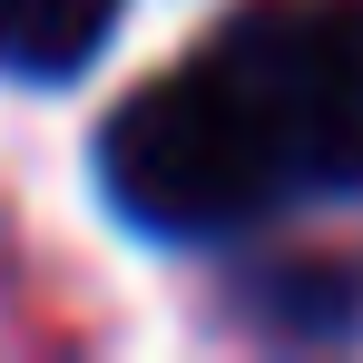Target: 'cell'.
Listing matches in <instances>:
<instances>
[{"label":"cell","mask_w":363,"mask_h":363,"mask_svg":"<svg viewBox=\"0 0 363 363\" xmlns=\"http://www.w3.org/2000/svg\"><path fill=\"white\" fill-rule=\"evenodd\" d=\"M99 186L128 226L206 245V236L255 226L295 186V167H285L275 118L245 99V79L206 50L196 69L147 79L138 99H118V118L99 128Z\"/></svg>","instance_id":"1"},{"label":"cell","mask_w":363,"mask_h":363,"mask_svg":"<svg viewBox=\"0 0 363 363\" xmlns=\"http://www.w3.org/2000/svg\"><path fill=\"white\" fill-rule=\"evenodd\" d=\"M118 30V0H0V69L10 79H69Z\"/></svg>","instance_id":"3"},{"label":"cell","mask_w":363,"mask_h":363,"mask_svg":"<svg viewBox=\"0 0 363 363\" xmlns=\"http://www.w3.org/2000/svg\"><path fill=\"white\" fill-rule=\"evenodd\" d=\"M216 60L275 118L295 186L363 196V0H255L216 30Z\"/></svg>","instance_id":"2"}]
</instances>
